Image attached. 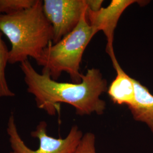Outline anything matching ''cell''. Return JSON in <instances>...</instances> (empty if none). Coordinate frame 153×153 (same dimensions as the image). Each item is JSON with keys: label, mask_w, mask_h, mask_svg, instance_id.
<instances>
[{"label": "cell", "mask_w": 153, "mask_h": 153, "mask_svg": "<svg viewBox=\"0 0 153 153\" xmlns=\"http://www.w3.org/2000/svg\"><path fill=\"white\" fill-rule=\"evenodd\" d=\"M28 93L34 96L37 107L54 116L61 103L72 105L77 115H101L106 109V103L100 98L107 91V81L97 68L88 69L79 83L58 82L46 72L39 73L28 59L20 64Z\"/></svg>", "instance_id": "1"}, {"label": "cell", "mask_w": 153, "mask_h": 153, "mask_svg": "<svg viewBox=\"0 0 153 153\" xmlns=\"http://www.w3.org/2000/svg\"><path fill=\"white\" fill-rule=\"evenodd\" d=\"M0 31L11 43L10 64L21 63L29 57L36 60L53 40L52 27L44 15L41 0H36L30 8L0 15Z\"/></svg>", "instance_id": "2"}, {"label": "cell", "mask_w": 153, "mask_h": 153, "mask_svg": "<svg viewBox=\"0 0 153 153\" xmlns=\"http://www.w3.org/2000/svg\"><path fill=\"white\" fill-rule=\"evenodd\" d=\"M89 24L87 12L83 14L76 27L56 44H50L36 60L52 79L57 81L63 72L68 73L71 82L82 81L80 66L84 52L94 36L97 34Z\"/></svg>", "instance_id": "3"}, {"label": "cell", "mask_w": 153, "mask_h": 153, "mask_svg": "<svg viewBox=\"0 0 153 153\" xmlns=\"http://www.w3.org/2000/svg\"><path fill=\"white\" fill-rule=\"evenodd\" d=\"M47 124L42 121L31 136L37 138L39 147L33 150L26 145L17 130L13 114L10 116L7 127L11 151L10 153H74L81 141L83 133L77 126H73L64 138H56L47 134Z\"/></svg>", "instance_id": "4"}, {"label": "cell", "mask_w": 153, "mask_h": 153, "mask_svg": "<svg viewBox=\"0 0 153 153\" xmlns=\"http://www.w3.org/2000/svg\"><path fill=\"white\" fill-rule=\"evenodd\" d=\"M103 0H44V15L53 29L52 44L60 41L76 27L85 13L98 11Z\"/></svg>", "instance_id": "5"}, {"label": "cell", "mask_w": 153, "mask_h": 153, "mask_svg": "<svg viewBox=\"0 0 153 153\" xmlns=\"http://www.w3.org/2000/svg\"><path fill=\"white\" fill-rule=\"evenodd\" d=\"M147 1L137 0H112L109 5L102 7L98 11H87V18L89 24L97 33L102 31L107 39L105 51L111 59L116 57L114 48V41L116 28L122 14L126 9L133 4L146 5Z\"/></svg>", "instance_id": "6"}, {"label": "cell", "mask_w": 153, "mask_h": 153, "mask_svg": "<svg viewBox=\"0 0 153 153\" xmlns=\"http://www.w3.org/2000/svg\"><path fill=\"white\" fill-rule=\"evenodd\" d=\"M116 76L109 85L107 93L114 103L131 105L135 100L134 78L126 73L122 69L116 57L111 59Z\"/></svg>", "instance_id": "7"}, {"label": "cell", "mask_w": 153, "mask_h": 153, "mask_svg": "<svg viewBox=\"0 0 153 153\" xmlns=\"http://www.w3.org/2000/svg\"><path fill=\"white\" fill-rule=\"evenodd\" d=\"M135 100L128 107L133 119L148 126L153 133V95L148 88L134 79Z\"/></svg>", "instance_id": "8"}, {"label": "cell", "mask_w": 153, "mask_h": 153, "mask_svg": "<svg viewBox=\"0 0 153 153\" xmlns=\"http://www.w3.org/2000/svg\"><path fill=\"white\" fill-rule=\"evenodd\" d=\"M0 31V97H13L15 96L9 88L6 78V67L9 60V50L2 39Z\"/></svg>", "instance_id": "9"}, {"label": "cell", "mask_w": 153, "mask_h": 153, "mask_svg": "<svg viewBox=\"0 0 153 153\" xmlns=\"http://www.w3.org/2000/svg\"><path fill=\"white\" fill-rule=\"evenodd\" d=\"M36 0H0V15L15 13L32 7Z\"/></svg>", "instance_id": "10"}, {"label": "cell", "mask_w": 153, "mask_h": 153, "mask_svg": "<svg viewBox=\"0 0 153 153\" xmlns=\"http://www.w3.org/2000/svg\"><path fill=\"white\" fill-rule=\"evenodd\" d=\"M95 136L91 132L83 134L74 153H97L95 146Z\"/></svg>", "instance_id": "11"}]
</instances>
